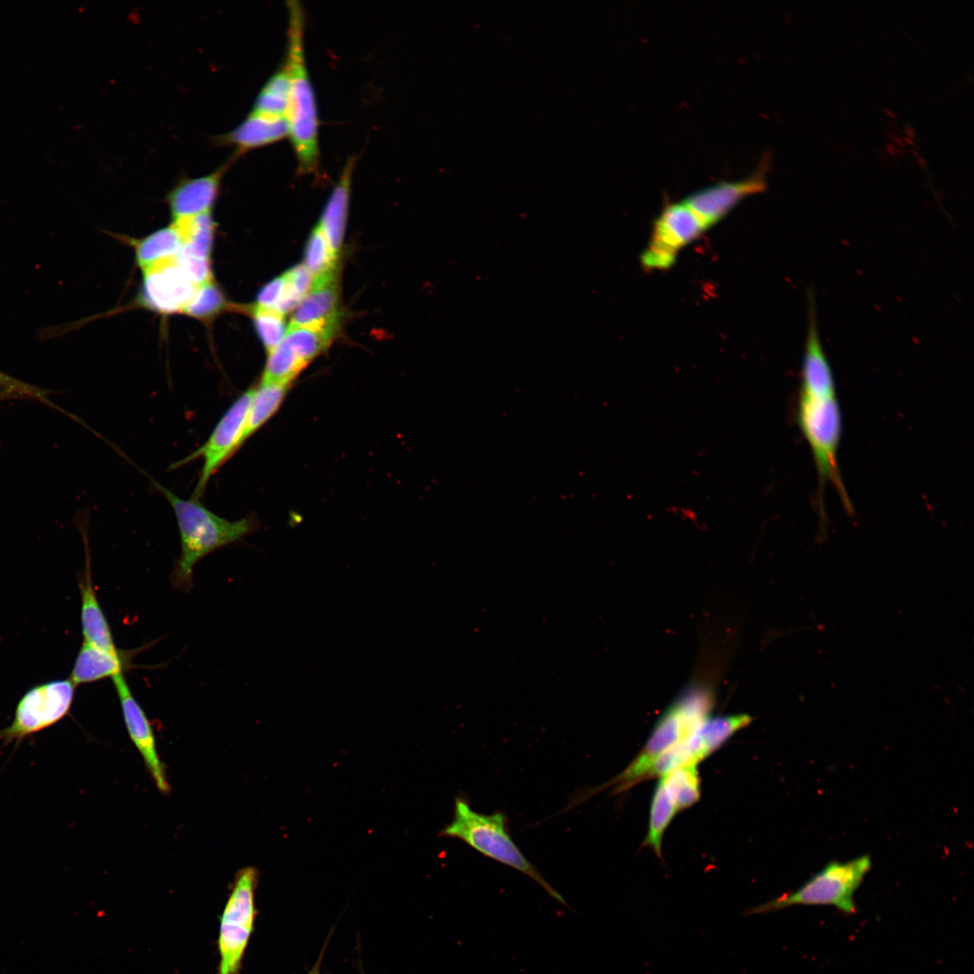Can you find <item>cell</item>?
Instances as JSON below:
<instances>
[{
    "label": "cell",
    "instance_id": "1",
    "mask_svg": "<svg viewBox=\"0 0 974 974\" xmlns=\"http://www.w3.org/2000/svg\"><path fill=\"white\" fill-rule=\"evenodd\" d=\"M796 423L808 443L817 473L816 508L825 520L824 489L831 483L847 512L853 505L840 471L838 452L842 434V416L834 374L822 345L815 304H808V328L801 365L796 403Z\"/></svg>",
    "mask_w": 974,
    "mask_h": 974
},
{
    "label": "cell",
    "instance_id": "2",
    "mask_svg": "<svg viewBox=\"0 0 974 974\" xmlns=\"http://www.w3.org/2000/svg\"><path fill=\"white\" fill-rule=\"evenodd\" d=\"M171 506L180 538V555L170 575L174 588L189 592L197 563L212 552L235 543L257 528L255 520H229L209 510L198 500H185L154 482Z\"/></svg>",
    "mask_w": 974,
    "mask_h": 974
},
{
    "label": "cell",
    "instance_id": "3",
    "mask_svg": "<svg viewBox=\"0 0 974 974\" xmlns=\"http://www.w3.org/2000/svg\"><path fill=\"white\" fill-rule=\"evenodd\" d=\"M288 42L284 65L289 79V137L301 173L319 167L318 114L304 51V13L299 1H287Z\"/></svg>",
    "mask_w": 974,
    "mask_h": 974
},
{
    "label": "cell",
    "instance_id": "4",
    "mask_svg": "<svg viewBox=\"0 0 974 974\" xmlns=\"http://www.w3.org/2000/svg\"><path fill=\"white\" fill-rule=\"evenodd\" d=\"M444 837L455 838L484 857L512 868L538 883L552 897L565 905L563 896L545 879L512 840L508 819L501 811L491 814L474 811L468 798H455L453 819L441 832Z\"/></svg>",
    "mask_w": 974,
    "mask_h": 974
},
{
    "label": "cell",
    "instance_id": "5",
    "mask_svg": "<svg viewBox=\"0 0 974 974\" xmlns=\"http://www.w3.org/2000/svg\"><path fill=\"white\" fill-rule=\"evenodd\" d=\"M713 706V693L707 686L697 685L685 688L658 719L637 757L614 778L601 786V788L598 786V790L617 786L614 792L619 793L635 781L646 778L655 759L709 718Z\"/></svg>",
    "mask_w": 974,
    "mask_h": 974
},
{
    "label": "cell",
    "instance_id": "6",
    "mask_svg": "<svg viewBox=\"0 0 974 974\" xmlns=\"http://www.w3.org/2000/svg\"><path fill=\"white\" fill-rule=\"evenodd\" d=\"M871 867L868 854L845 862L830 861L796 890L747 908L743 915L767 914L792 905H832L845 914H853L857 912L854 894Z\"/></svg>",
    "mask_w": 974,
    "mask_h": 974
},
{
    "label": "cell",
    "instance_id": "7",
    "mask_svg": "<svg viewBox=\"0 0 974 974\" xmlns=\"http://www.w3.org/2000/svg\"><path fill=\"white\" fill-rule=\"evenodd\" d=\"M258 871L253 867L241 869L220 917L216 974H238L253 929L254 890Z\"/></svg>",
    "mask_w": 974,
    "mask_h": 974
},
{
    "label": "cell",
    "instance_id": "8",
    "mask_svg": "<svg viewBox=\"0 0 974 974\" xmlns=\"http://www.w3.org/2000/svg\"><path fill=\"white\" fill-rule=\"evenodd\" d=\"M75 689L71 679H60L28 690L16 706L12 723L0 730V741L18 745L24 738L62 720L71 708Z\"/></svg>",
    "mask_w": 974,
    "mask_h": 974
},
{
    "label": "cell",
    "instance_id": "9",
    "mask_svg": "<svg viewBox=\"0 0 974 974\" xmlns=\"http://www.w3.org/2000/svg\"><path fill=\"white\" fill-rule=\"evenodd\" d=\"M253 389L240 395L221 417L207 440L190 455L172 464L178 468L202 458L203 465L192 499L202 496L213 474L243 446V435Z\"/></svg>",
    "mask_w": 974,
    "mask_h": 974
},
{
    "label": "cell",
    "instance_id": "10",
    "mask_svg": "<svg viewBox=\"0 0 974 974\" xmlns=\"http://www.w3.org/2000/svg\"><path fill=\"white\" fill-rule=\"evenodd\" d=\"M705 230L703 222L684 201L666 205L657 217L648 245L642 253L643 267L648 270L671 267L679 251Z\"/></svg>",
    "mask_w": 974,
    "mask_h": 974
},
{
    "label": "cell",
    "instance_id": "11",
    "mask_svg": "<svg viewBox=\"0 0 974 974\" xmlns=\"http://www.w3.org/2000/svg\"><path fill=\"white\" fill-rule=\"evenodd\" d=\"M197 288L175 256L143 270L141 296L150 309L171 314L184 311Z\"/></svg>",
    "mask_w": 974,
    "mask_h": 974
},
{
    "label": "cell",
    "instance_id": "12",
    "mask_svg": "<svg viewBox=\"0 0 974 974\" xmlns=\"http://www.w3.org/2000/svg\"><path fill=\"white\" fill-rule=\"evenodd\" d=\"M767 166V160H764L761 167L748 178L718 182L694 192L684 202L708 229L724 218L743 199L765 189Z\"/></svg>",
    "mask_w": 974,
    "mask_h": 974
},
{
    "label": "cell",
    "instance_id": "13",
    "mask_svg": "<svg viewBox=\"0 0 974 974\" xmlns=\"http://www.w3.org/2000/svg\"><path fill=\"white\" fill-rule=\"evenodd\" d=\"M116 691L123 718L128 734L142 755L146 767L152 776L158 789L167 794L170 785L156 749L152 727L144 711L133 696L124 674L112 678Z\"/></svg>",
    "mask_w": 974,
    "mask_h": 974
},
{
    "label": "cell",
    "instance_id": "14",
    "mask_svg": "<svg viewBox=\"0 0 974 974\" xmlns=\"http://www.w3.org/2000/svg\"><path fill=\"white\" fill-rule=\"evenodd\" d=\"M339 317V287L334 271L313 279L311 289L295 308L289 326L337 330Z\"/></svg>",
    "mask_w": 974,
    "mask_h": 974
},
{
    "label": "cell",
    "instance_id": "15",
    "mask_svg": "<svg viewBox=\"0 0 974 974\" xmlns=\"http://www.w3.org/2000/svg\"><path fill=\"white\" fill-rule=\"evenodd\" d=\"M229 161L210 174L181 179L170 192L168 203L174 220L209 213L214 206Z\"/></svg>",
    "mask_w": 974,
    "mask_h": 974
},
{
    "label": "cell",
    "instance_id": "16",
    "mask_svg": "<svg viewBox=\"0 0 974 974\" xmlns=\"http://www.w3.org/2000/svg\"><path fill=\"white\" fill-rule=\"evenodd\" d=\"M289 136L285 116L252 110L233 130L218 136L216 143L234 148L232 159L251 150L276 142Z\"/></svg>",
    "mask_w": 974,
    "mask_h": 974
},
{
    "label": "cell",
    "instance_id": "17",
    "mask_svg": "<svg viewBox=\"0 0 974 974\" xmlns=\"http://www.w3.org/2000/svg\"><path fill=\"white\" fill-rule=\"evenodd\" d=\"M137 652L136 649L110 652L83 641L69 679L76 685L108 677L112 679L129 669Z\"/></svg>",
    "mask_w": 974,
    "mask_h": 974
},
{
    "label": "cell",
    "instance_id": "18",
    "mask_svg": "<svg viewBox=\"0 0 974 974\" xmlns=\"http://www.w3.org/2000/svg\"><path fill=\"white\" fill-rule=\"evenodd\" d=\"M751 720L749 715L744 713L707 718L691 734L683 739L693 762L697 764L707 758L737 731L747 727Z\"/></svg>",
    "mask_w": 974,
    "mask_h": 974
},
{
    "label": "cell",
    "instance_id": "19",
    "mask_svg": "<svg viewBox=\"0 0 974 974\" xmlns=\"http://www.w3.org/2000/svg\"><path fill=\"white\" fill-rule=\"evenodd\" d=\"M356 158L349 157L339 179L325 206L318 226L332 250L338 255L341 249L348 212L351 179Z\"/></svg>",
    "mask_w": 974,
    "mask_h": 974
},
{
    "label": "cell",
    "instance_id": "20",
    "mask_svg": "<svg viewBox=\"0 0 974 974\" xmlns=\"http://www.w3.org/2000/svg\"><path fill=\"white\" fill-rule=\"evenodd\" d=\"M78 585L81 596L80 619L84 642L106 651H118L110 625L96 597L88 559L84 576Z\"/></svg>",
    "mask_w": 974,
    "mask_h": 974
},
{
    "label": "cell",
    "instance_id": "21",
    "mask_svg": "<svg viewBox=\"0 0 974 974\" xmlns=\"http://www.w3.org/2000/svg\"><path fill=\"white\" fill-rule=\"evenodd\" d=\"M288 389L289 385L267 383H261L259 387L253 388L243 435V445L277 412Z\"/></svg>",
    "mask_w": 974,
    "mask_h": 974
},
{
    "label": "cell",
    "instance_id": "22",
    "mask_svg": "<svg viewBox=\"0 0 974 974\" xmlns=\"http://www.w3.org/2000/svg\"><path fill=\"white\" fill-rule=\"evenodd\" d=\"M181 247V235L172 224L155 231L136 244V262L144 270L157 262L175 257Z\"/></svg>",
    "mask_w": 974,
    "mask_h": 974
},
{
    "label": "cell",
    "instance_id": "23",
    "mask_svg": "<svg viewBox=\"0 0 974 974\" xmlns=\"http://www.w3.org/2000/svg\"><path fill=\"white\" fill-rule=\"evenodd\" d=\"M676 810L688 808L700 799V776L696 764L679 767L660 778Z\"/></svg>",
    "mask_w": 974,
    "mask_h": 974
},
{
    "label": "cell",
    "instance_id": "24",
    "mask_svg": "<svg viewBox=\"0 0 974 974\" xmlns=\"http://www.w3.org/2000/svg\"><path fill=\"white\" fill-rule=\"evenodd\" d=\"M336 329H317L289 326L283 341L306 365L331 343Z\"/></svg>",
    "mask_w": 974,
    "mask_h": 974
},
{
    "label": "cell",
    "instance_id": "25",
    "mask_svg": "<svg viewBox=\"0 0 974 974\" xmlns=\"http://www.w3.org/2000/svg\"><path fill=\"white\" fill-rule=\"evenodd\" d=\"M676 812L663 783L659 780L651 801L648 831L644 842L659 857L663 835Z\"/></svg>",
    "mask_w": 974,
    "mask_h": 974
},
{
    "label": "cell",
    "instance_id": "26",
    "mask_svg": "<svg viewBox=\"0 0 974 974\" xmlns=\"http://www.w3.org/2000/svg\"><path fill=\"white\" fill-rule=\"evenodd\" d=\"M289 95V79L283 64L265 82L255 98L252 110L286 117Z\"/></svg>",
    "mask_w": 974,
    "mask_h": 974
},
{
    "label": "cell",
    "instance_id": "27",
    "mask_svg": "<svg viewBox=\"0 0 974 974\" xmlns=\"http://www.w3.org/2000/svg\"><path fill=\"white\" fill-rule=\"evenodd\" d=\"M306 366L282 340L268 353L261 383L289 385Z\"/></svg>",
    "mask_w": 974,
    "mask_h": 974
},
{
    "label": "cell",
    "instance_id": "28",
    "mask_svg": "<svg viewBox=\"0 0 974 974\" xmlns=\"http://www.w3.org/2000/svg\"><path fill=\"white\" fill-rule=\"evenodd\" d=\"M337 256L317 225L308 241L303 265L315 279L335 271Z\"/></svg>",
    "mask_w": 974,
    "mask_h": 974
},
{
    "label": "cell",
    "instance_id": "29",
    "mask_svg": "<svg viewBox=\"0 0 974 974\" xmlns=\"http://www.w3.org/2000/svg\"><path fill=\"white\" fill-rule=\"evenodd\" d=\"M226 305L222 290L214 281H210L197 288L183 312L197 319L208 320L222 312Z\"/></svg>",
    "mask_w": 974,
    "mask_h": 974
},
{
    "label": "cell",
    "instance_id": "30",
    "mask_svg": "<svg viewBox=\"0 0 974 974\" xmlns=\"http://www.w3.org/2000/svg\"><path fill=\"white\" fill-rule=\"evenodd\" d=\"M253 319L256 332L269 353L285 336L288 328L284 316L274 310L255 306L253 308Z\"/></svg>",
    "mask_w": 974,
    "mask_h": 974
},
{
    "label": "cell",
    "instance_id": "31",
    "mask_svg": "<svg viewBox=\"0 0 974 974\" xmlns=\"http://www.w3.org/2000/svg\"><path fill=\"white\" fill-rule=\"evenodd\" d=\"M176 258L185 273L196 286L198 287L212 281L210 259L193 257L180 253L176 255Z\"/></svg>",
    "mask_w": 974,
    "mask_h": 974
},
{
    "label": "cell",
    "instance_id": "32",
    "mask_svg": "<svg viewBox=\"0 0 974 974\" xmlns=\"http://www.w3.org/2000/svg\"><path fill=\"white\" fill-rule=\"evenodd\" d=\"M284 289L285 278L282 274L262 288L257 295L256 306L275 311L283 297Z\"/></svg>",
    "mask_w": 974,
    "mask_h": 974
},
{
    "label": "cell",
    "instance_id": "33",
    "mask_svg": "<svg viewBox=\"0 0 974 974\" xmlns=\"http://www.w3.org/2000/svg\"><path fill=\"white\" fill-rule=\"evenodd\" d=\"M0 386L14 392L22 394L38 396L39 391L34 387L21 381L15 378L9 376L0 372Z\"/></svg>",
    "mask_w": 974,
    "mask_h": 974
},
{
    "label": "cell",
    "instance_id": "34",
    "mask_svg": "<svg viewBox=\"0 0 974 974\" xmlns=\"http://www.w3.org/2000/svg\"><path fill=\"white\" fill-rule=\"evenodd\" d=\"M320 962L321 959L319 958L318 961H317L316 965L312 968L308 974H320Z\"/></svg>",
    "mask_w": 974,
    "mask_h": 974
}]
</instances>
